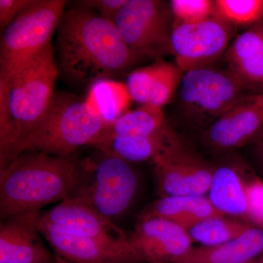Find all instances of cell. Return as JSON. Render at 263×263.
<instances>
[{
	"instance_id": "6da1fadb",
	"label": "cell",
	"mask_w": 263,
	"mask_h": 263,
	"mask_svg": "<svg viewBox=\"0 0 263 263\" xmlns=\"http://www.w3.org/2000/svg\"><path fill=\"white\" fill-rule=\"evenodd\" d=\"M54 48L59 73L79 86L111 79L138 60L114 22L77 7L64 12Z\"/></svg>"
},
{
	"instance_id": "7a4b0ae2",
	"label": "cell",
	"mask_w": 263,
	"mask_h": 263,
	"mask_svg": "<svg viewBox=\"0 0 263 263\" xmlns=\"http://www.w3.org/2000/svg\"><path fill=\"white\" fill-rule=\"evenodd\" d=\"M59 75L51 42L9 81H0V160L13 158L19 144L46 113Z\"/></svg>"
},
{
	"instance_id": "3957f363",
	"label": "cell",
	"mask_w": 263,
	"mask_h": 263,
	"mask_svg": "<svg viewBox=\"0 0 263 263\" xmlns=\"http://www.w3.org/2000/svg\"><path fill=\"white\" fill-rule=\"evenodd\" d=\"M76 159L27 151L0 167V217L41 211L70 197Z\"/></svg>"
},
{
	"instance_id": "277c9868",
	"label": "cell",
	"mask_w": 263,
	"mask_h": 263,
	"mask_svg": "<svg viewBox=\"0 0 263 263\" xmlns=\"http://www.w3.org/2000/svg\"><path fill=\"white\" fill-rule=\"evenodd\" d=\"M106 126L90 109L85 99L57 91L46 113L19 144L13 158L27 151L73 157L81 147L92 146Z\"/></svg>"
},
{
	"instance_id": "5b68a950",
	"label": "cell",
	"mask_w": 263,
	"mask_h": 263,
	"mask_svg": "<svg viewBox=\"0 0 263 263\" xmlns=\"http://www.w3.org/2000/svg\"><path fill=\"white\" fill-rule=\"evenodd\" d=\"M95 149L94 155L76 160L73 188L69 198L87 202L115 222L136 200L139 177L129 162Z\"/></svg>"
},
{
	"instance_id": "8992f818",
	"label": "cell",
	"mask_w": 263,
	"mask_h": 263,
	"mask_svg": "<svg viewBox=\"0 0 263 263\" xmlns=\"http://www.w3.org/2000/svg\"><path fill=\"white\" fill-rule=\"evenodd\" d=\"M66 5L65 0H32L3 30L0 81H9L52 42Z\"/></svg>"
},
{
	"instance_id": "52a82bcc",
	"label": "cell",
	"mask_w": 263,
	"mask_h": 263,
	"mask_svg": "<svg viewBox=\"0 0 263 263\" xmlns=\"http://www.w3.org/2000/svg\"><path fill=\"white\" fill-rule=\"evenodd\" d=\"M245 88L230 71L207 67L185 72L180 86L183 116L190 124L205 129L245 100Z\"/></svg>"
},
{
	"instance_id": "ba28073f",
	"label": "cell",
	"mask_w": 263,
	"mask_h": 263,
	"mask_svg": "<svg viewBox=\"0 0 263 263\" xmlns=\"http://www.w3.org/2000/svg\"><path fill=\"white\" fill-rule=\"evenodd\" d=\"M171 9L158 0H127L114 20L122 39L137 57L161 60L171 51Z\"/></svg>"
},
{
	"instance_id": "9c48e42d",
	"label": "cell",
	"mask_w": 263,
	"mask_h": 263,
	"mask_svg": "<svg viewBox=\"0 0 263 263\" xmlns=\"http://www.w3.org/2000/svg\"><path fill=\"white\" fill-rule=\"evenodd\" d=\"M231 26L216 15L192 24H173L171 51L183 73L209 67L226 53Z\"/></svg>"
},
{
	"instance_id": "30bf717a",
	"label": "cell",
	"mask_w": 263,
	"mask_h": 263,
	"mask_svg": "<svg viewBox=\"0 0 263 263\" xmlns=\"http://www.w3.org/2000/svg\"><path fill=\"white\" fill-rule=\"evenodd\" d=\"M160 197L206 196L214 167L180 143L152 162Z\"/></svg>"
},
{
	"instance_id": "8fae6325",
	"label": "cell",
	"mask_w": 263,
	"mask_h": 263,
	"mask_svg": "<svg viewBox=\"0 0 263 263\" xmlns=\"http://www.w3.org/2000/svg\"><path fill=\"white\" fill-rule=\"evenodd\" d=\"M40 233L57 255L71 263H145L130 243L95 239L52 226L40 215Z\"/></svg>"
},
{
	"instance_id": "7c38bea8",
	"label": "cell",
	"mask_w": 263,
	"mask_h": 263,
	"mask_svg": "<svg viewBox=\"0 0 263 263\" xmlns=\"http://www.w3.org/2000/svg\"><path fill=\"white\" fill-rule=\"evenodd\" d=\"M41 211L1 219L0 263H55L57 256L44 242L37 222Z\"/></svg>"
},
{
	"instance_id": "4fadbf2b",
	"label": "cell",
	"mask_w": 263,
	"mask_h": 263,
	"mask_svg": "<svg viewBox=\"0 0 263 263\" xmlns=\"http://www.w3.org/2000/svg\"><path fill=\"white\" fill-rule=\"evenodd\" d=\"M129 237L145 263H176L193 247L186 230L161 218L140 216Z\"/></svg>"
},
{
	"instance_id": "5bb4252c",
	"label": "cell",
	"mask_w": 263,
	"mask_h": 263,
	"mask_svg": "<svg viewBox=\"0 0 263 263\" xmlns=\"http://www.w3.org/2000/svg\"><path fill=\"white\" fill-rule=\"evenodd\" d=\"M45 221L72 234L110 241H127L129 235L95 208L80 199L68 198L41 213Z\"/></svg>"
},
{
	"instance_id": "9a60e30c",
	"label": "cell",
	"mask_w": 263,
	"mask_h": 263,
	"mask_svg": "<svg viewBox=\"0 0 263 263\" xmlns=\"http://www.w3.org/2000/svg\"><path fill=\"white\" fill-rule=\"evenodd\" d=\"M263 135V116L252 99L243 100L218 118L204 130L208 146L219 152L255 143Z\"/></svg>"
},
{
	"instance_id": "2e32d148",
	"label": "cell",
	"mask_w": 263,
	"mask_h": 263,
	"mask_svg": "<svg viewBox=\"0 0 263 263\" xmlns=\"http://www.w3.org/2000/svg\"><path fill=\"white\" fill-rule=\"evenodd\" d=\"M180 143L179 137L167 127L148 136L122 137L102 133L91 147L131 164L145 162L152 163Z\"/></svg>"
},
{
	"instance_id": "e0dca14e",
	"label": "cell",
	"mask_w": 263,
	"mask_h": 263,
	"mask_svg": "<svg viewBox=\"0 0 263 263\" xmlns=\"http://www.w3.org/2000/svg\"><path fill=\"white\" fill-rule=\"evenodd\" d=\"M243 174L242 166L236 163L214 167L207 197L223 215L247 221V188Z\"/></svg>"
},
{
	"instance_id": "ac0fdd59",
	"label": "cell",
	"mask_w": 263,
	"mask_h": 263,
	"mask_svg": "<svg viewBox=\"0 0 263 263\" xmlns=\"http://www.w3.org/2000/svg\"><path fill=\"white\" fill-rule=\"evenodd\" d=\"M262 253L263 230L252 226L226 243L193 247L176 263H246Z\"/></svg>"
},
{
	"instance_id": "d6986e66",
	"label": "cell",
	"mask_w": 263,
	"mask_h": 263,
	"mask_svg": "<svg viewBox=\"0 0 263 263\" xmlns=\"http://www.w3.org/2000/svg\"><path fill=\"white\" fill-rule=\"evenodd\" d=\"M141 216L165 219L187 232L204 219L224 215L216 210L207 196L181 195L160 197Z\"/></svg>"
},
{
	"instance_id": "ffe728a7",
	"label": "cell",
	"mask_w": 263,
	"mask_h": 263,
	"mask_svg": "<svg viewBox=\"0 0 263 263\" xmlns=\"http://www.w3.org/2000/svg\"><path fill=\"white\" fill-rule=\"evenodd\" d=\"M85 101L108 125L129 110L132 99L125 84L105 79L89 86Z\"/></svg>"
},
{
	"instance_id": "44dd1931",
	"label": "cell",
	"mask_w": 263,
	"mask_h": 263,
	"mask_svg": "<svg viewBox=\"0 0 263 263\" xmlns=\"http://www.w3.org/2000/svg\"><path fill=\"white\" fill-rule=\"evenodd\" d=\"M168 127L162 108L147 104L128 110L108 124L104 134L122 137L148 136Z\"/></svg>"
},
{
	"instance_id": "7402d4cb",
	"label": "cell",
	"mask_w": 263,
	"mask_h": 263,
	"mask_svg": "<svg viewBox=\"0 0 263 263\" xmlns=\"http://www.w3.org/2000/svg\"><path fill=\"white\" fill-rule=\"evenodd\" d=\"M252 226H254L235 218L214 216L197 223L187 233L193 242L209 247L235 239Z\"/></svg>"
},
{
	"instance_id": "603a6c76",
	"label": "cell",
	"mask_w": 263,
	"mask_h": 263,
	"mask_svg": "<svg viewBox=\"0 0 263 263\" xmlns=\"http://www.w3.org/2000/svg\"><path fill=\"white\" fill-rule=\"evenodd\" d=\"M218 18L231 26L255 25L263 21V0H216Z\"/></svg>"
},
{
	"instance_id": "cb8c5ba5",
	"label": "cell",
	"mask_w": 263,
	"mask_h": 263,
	"mask_svg": "<svg viewBox=\"0 0 263 263\" xmlns=\"http://www.w3.org/2000/svg\"><path fill=\"white\" fill-rule=\"evenodd\" d=\"M164 61L159 60L152 65L132 71L127 76L125 85L132 101L141 105L149 103L151 95L157 79L163 68Z\"/></svg>"
},
{
	"instance_id": "d4e9b609",
	"label": "cell",
	"mask_w": 263,
	"mask_h": 263,
	"mask_svg": "<svg viewBox=\"0 0 263 263\" xmlns=\"http://www.w3.org/2000/svg\"><path fill=\"white\" fill-rule=\"evenodd\" d=\"M263 44V21L239 34L227 50L226 60L234 67L253 56Z\"/></svg>"
},
{
	"instance_id": "484cf974",
	"label": "cell",
	"mask_w": 263,
	"mask_h": 263,
	"mask_svg": "<svg viewBox=\"0 0 263 263\" xmlns=\"http://www.w3.org/2000/svg\"><path fill=\"white\" fill-rule=\"evenodd\" d=\"M169 5L174 24L200 23L215 13L214 1L211 0H172Z\"/></svg>"
},
{
	"instance_id": "4316f807",
	"label": "cell",
	"mask_w": 263,
	"mask_h": 263,
	"mask_svg": "<svg viewBox=\"0 0 263 263\" xmlns=\"http://www.w3.org/2000/svg\"><path fill=\"white\" fill-rule=\"evenodd\" d=\"M183 74L176 64L164 62L148 104L162 108L168 104L181 86Z\"/></svg>"
},
{
	"instance_id": "83f0119b",
	"label": "cell",
	"mask_w": 263,
	"mask_h": 263,
	"mask_svg": "<svg viewBox=\"0 0 263 263\" xmlns=\"http://www.w3.org/2000/svg\"><path fill=\"white\" fill-rule=\"evenodd\" d=\"M230 71L245 87L263 86V44L253 56L230 67Z\"/></svg>"
},
{
	"instance_id": "f1b7e54d",
	"label": "cell",
	"mask_w": 263,
	"mask_h": 263,
	"mask_svg": "<svg viewBox=\"0 0 263 263\" xmlns=\"http://www.w3.org/2000/svg\"><path fill=\"white\" fill-rule=\"evenodd\" d=\"M246 179L247 221L263 230V181L252 175Z\"/></svg>"
},
{
	"instance_id": "f546056e",
	"label": "cell",
	"mask_w": 263,
	"mask_h": 263,
	"mask_svg": "<svg viewBox=\"0 0 263 263\" xmlns=\"http://www.w3.org/2000/svg\"><path fill=\"white\" fill-rule=\"evenodd\" d=\"M127 0H84L73 2L75 7L92 10L103 18L113 22Z\"/></svg>"
},
{
	"instance_id": "4dcf8cb0",
	"label": "cell",
	"mask_w": 263,
	"mask_h": 263,
	"mask_svg": "<svg viewBox=\"0 0 263 263\" xmlns=\"http://www.w3.org/2000/svg\"><path fill=\"white\" fill-rule=\"evenodd\" d=\"M32 0H0V28L2 32L29 4Z\"/></svg>"
},
{
	"instance_id": "1f68e13d",
	"label": "cell",
	"mask_w": 263,
	"mask_h": 263,
	"mask_svg": "<svg viewBox=\"0 0 263 263\" xmlns=\"http://www.w3.org/2000/svg\"><path fill=\"white\" fill-rule=\"evenodd\" d=\"M254 143H255V155L263 167V135Z\"/></svg>"
},
{
	"instance_id": "d6a6232c",
	"label": "cell",
	"mask_w": 263,
	"mask_h": 263,
	"mask_svg": "<svg viewBox=\"0 0 263 263\" xmlns=\"http://www.w3.org/2000/svg\"><path fill=\"white\" fill-rule=\"evenodd\" d=\"M252 101L260 110H263V92L262 94L252 98Z\"/></svg>"
},
{
	"instance_id": "836d02e7",
	"label": "cell",
	"mask_w": 263,
	"mask_h": 263,
	"mask_svg": "<svg viewBox=\"0 0 263 263\" xmlns=\"http://www.w3.org/2000/svg\"><path fill=\"white\" fill-rule=\"evenodd\" d=\"M246 263H263V253L252 260Z\"/></svg>"
},
{
	"instance_id": "e575fe53",
	"label": "cell",
	"mask_w": 263,
	"mask_h": 263,
	"mask_svg": "<svg viewBox=\"0 0 263 263\" xmlns=\"http://www.w3.org/2000/svg\"><path fill=\"white\" fill-rule=\"evenodd\" d=\"M57 256V262L55 263H71L69 262V261L66 260V259L62 258V257H60V256Z\"/></svg>"
},
{
	"instance_id": "d590c367",
	"label": "cell",
	"mask_w": 263,
	"mask_h": 263,
	"mask_svg": "<svg viewBox=\"0 0 263 263\" xmlns=\"http://www.w3.org/2000/svg\"><path fill=\"white\" fill-rule=\"evenodd\" d=\"M262 110V116H263V110Z\"/></svg>"
}]
</instances>
